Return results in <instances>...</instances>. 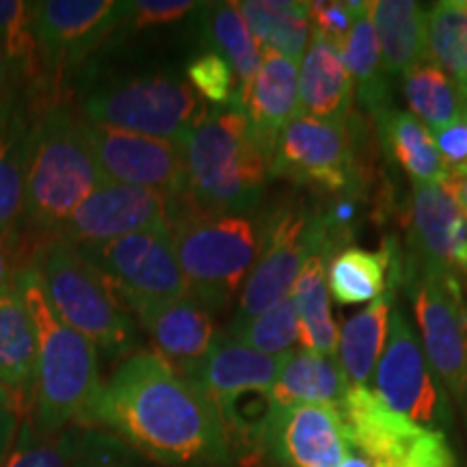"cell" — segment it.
<instances>
[{"mask_svg": "<svg viewBox=\"0 0 467 467\" xmlns=\"http://www.w3.org/2000/svg\"><path fill=\"white\" fill-rule=\"evenodd\" d=\"M83 426L115 435L162 467H232L217 405L156 353H132L102 383Z\"/></svg>", "mask_w": 467, "mask_h": 467, "instance_id": "6da1fadb", "label": "cell"}, {"mask_svg": "<svg viewBox=\"0 0 467 467\" xmlns=\"http://www.w3.org/2000/svg\"><path fill=\"white\" fill-rule=\"evenodd\" d=\"M186 206L203 214H249L265 195L268 159L241 109L206 110L182 141Z\"/></svg>", "mask_w": 467, "mask_h": 467, "instance_id": "7a4b0ae2", "label": "cell"}, {"mask_svg": "<svg viewBox=\"0 0 467 467\" xmlns=\"http://www.w3.org/2000/svg\"><path fill=\"white\" fill-rule=\"evenodd\" d=\"M17 285L37 329V377L26 418L42 435H57L74 424L83 426L102 388L98 348L58 318L33 262Z\"/></svg>", "mask_w": 467, "mask_h": 467, "instance_id": "3957f363", "label": "cell"}, {"mask_svg": "<svg viewBox=\"0 0 467 467\" xmlns=\"http://www.w3.org/2000/svg\"><path fill=\"white\" fill-rule=\"evenodd\" d=\"M100 184L83 117L66 102L44 109L28 134L25 223L52 238Z\"/></svg>", "mask_w": 467, "mask_h": 467, "instance_id": "277c9868", "label": "cell"}, {"mask_svg": "<svg viewBox=\"0 0 467 467\" xmlns=\"http://www.w3.org/2000/svg\"><path fill=\"white\" fill-rule=\"evenodd\" d=\"M169 232L189 295L208 312L225 309L258 258L262 221L251 214L180 210L171 217Z\"/></svg>", "mask_w": 467, "mask_h": 467, "instance_id": "5b68a950", "label": "cell"}, {"mask_svg": "<svg viewBox=\"0 0 467 467\" xmlns=\"http://www.w3.org/2000/svg\"><path fill=\"white\" fill-rule=\"evenodd\" d=\"M33 266L63 323L109 358H130L139 344L130 309L78 249L48 238L37 244Z\"/></svg>", "mask_w": 467, "mask_h": 467, "instance_id": "8992f818", "label": "cell"}, {"mask_svg": "<svg viewBox=\"0 0 467 467\" xmlns=\"http://www.w3.org/2000/svg\"><path fill=\"white\" fill-rule=\"evenodd\" d=\"M80 117L91 124L182 145L206 113L186 80L173 74H121L80 93Z\"/></svg>", "mask_w": 467, "mask_h": 467, "instance_id": "52a82bcc", "label": "cell"}, {"mask_svg": "<svg viewBox=\"0 0 467 467\" xmlns=\"http://www.w3.org/2000/svg\"><path fill=\"white\" fill-rule=\"evenodd\" d=\"M344 234L329 214L309 210L301 202H285L262 219V243L251 275L238 296L230 327L260 317L288 299L296 277L317 249H334Z\"/></svg>", "mask_w": 467, "mask_h": 467, "instance_id": "ba28073f", "label": "cell"}, {"mask_svg": "<svg viewBox=\"0 0 467 467\" xmlns=\"http://www.w3.org/2000/svg\"><path fill=\"white\" fill-rule=\"evenodd\" d=\"M76 249L102 273L130 314L189 296L169 230L128 234Z\"/></svg>", "mask_w": 467, "mask_h": 467, "instance_id": "9c48e42d", "label": "cell"}, {"mask_svg": "<svg viewBox=\"0 0 467 467\" xmlns=\"http://www.w3.org/2000/svg\"><path fill=\"white\" fill-rule=\"evenodd\" d=\"M126 3L117 0H44L33 3V28L42 58V100L52 107V91L61 89L102 44L119 31Z\"/></svg>", "mask_w": 467, "mask_h": 467, "instance_id": "30bf717a", "label": "cell"}, {"mask_svg": "<svg viewBox=\"0 0 467 467\" xmlns=\"http://www.w3.org/2000/svg\"><path fill=\"white\" fill-rule=\"evenodd\" d=\"M407 292L418 318L420 344L443 388L463 400L467 375V303L457 277L407 262Z\"/></svg>", "mask_w": 467, "mask_h": 467, "instance_id": "8fae6325", "label": "cell"}, {"mask_svg": "<svg viewBox=\"0 0 467 467\" xmlns=\"http://www.w3.org/2000/svg\"><path fill=\"white\" fill-rule=\"evenodd\" d=\"M271 178L312 186L327 195L359 191V165L348 124L299 115L284 128L268 159Z\"/></svg>", "mask_w": 467, "mask_h": 467, "instance_id": "7c38bea8", "label": "cell"}, {"mask_svg": "<svg viewBox=\"0 0 467 467\" xmlns=\"http://www.w3.org/2000/svg\"><path fill=\"white\" fill-rule=\"evenodd\" d=\"M392 411L431 431H441L451 422L446 392L433 377L420 337L402 309L389 314L388 342L375 368L372 389Z\"/></svg>", "mask_w": 467, "mask_h": 467, "instance_id": "4fadbf2b", "label": "cell"}, {"mask_svg": "<svg viewBox=\"0 0 467 467\" xmlns=\"http://www.w3.org/2000/svg\"><path fill=\"white\" fill-rule=\"evenodd\" d=\"M104 182L159 191L169 200L186 192L182 145L85 121Z\"/></svg>", "mask_w": 467, "mask_h": 467, "instance_id": "5bb4252c", "label": "cell"}, {"mask_svg": "<svg viewBox=\"0 0 467 467\" xmlns=\"http://www.w3.org/2000/svg\"><path fill=\"white\" fill-rule=\"evenodd\" d=\"M171 203L159 191L104 182L74 210L55 236L67 244H96L128 234L169 230ZM48 241V238H46Z\"/></svg>", "mask_w": 467, "mask_h": 467, "instance_id": "9a60e30c", "label": "cell"}, {"mask_svg": "<svg viewBox=\"0 0 467 467\" xmlns=\"http://www.w3.org/2000/svg\"><path fill=\"white\" fill-rule=\"evenodd\" d=\"M350 441L340 407H275L266 426L265 452L279 467H340Z\"/></svg>", "mask_w": 467, "mask_h": 467, "instance_id": "2e32d148", "label": "cell"}, {"mask_svg": "<svg viewBox=\"0 0 467 467\" xmlns=\"http://www.w3.org/2000/svg\"><path fill=\"white\" fill-rule=\"evenodd\" d=\"M409 260L457 279L467 275V217L448 182L413 184Z\"/></svg>", "mask_w": 467, "mask_h": 467, "instance_id": "e0dca14e", "label": "cell"}, {"mask_svg": "<svg viewBox=\"0 0 467 467\" xmlns=\"http://www.w3.org/2000/svg\"><path fill=\"white\" fill-rule=\"evenodd\" d=\"M348 441L375 467H402L424 426L389 409L368 385H350L340 405Z\"/></svg>", "mask_w": 467, "mask_h": 467, "instance_id": "ac0fdd59", "label": "cell"}, {"mask_svg": "<svg viewBox=\"0 0 467 467\" xmlns=\"http://www.w3.org/2000/svg\"><path fill=\"white\" fill-rule=\"evenodd\" d=\"M134 317L150 334L156 355L191 381L219 337L213 312L191 295L162 306L143 307L134 312Z\"/></svg>", "mask_w": 467, "mask_h": 467, "instance_id": "d6986e66", "label": "cell"}, {"mask_svg": "<svg viewBox=\"0 0 467 467\" xmlns=\"http://www.w3.org/2000/svg\"><path fill=\"white\" fill-rule=\"evenodd\" d=\"M238 109L247 117L251 134L266 159H271L279 134L301 115L299 63L277 52H262V66L238 96Z\"/></svg>", "mask_w": 467, "mask_h": 467, "instance_id": "ffe728a7", "label": "cell"}, {"mask_svg": "<svg viewBox=\"0 0 467 467\" xmlns=\"http://www.w3.org/2000/svg\"><path fill=\"white\" fill-rule=\"evenodd\" d=\"M37 377V329L20 285L0 295V385L22 418L31 413Z\"/></svg>", "mask_w": 467, "mask_h": 467, "instance_id": "44dd1931", "label": "cell"}, {"mask_svg": "<svg viewBox=\"0 0 467 467\" xmlns=\"http://www.w3.org/2000/svg\"><path fill=\"white\" fill-rule=\"evenodd\" d=\"M282 358L265 355L221 334L213 350L192 377L214 405L249 392H271L275 385Z\"/></svg>", "mask_w": 467, "mask_h": 467, "instance_id": "7402d4cb", "label": "cell"}, {"mask_svg": "<svg viewBox=\"0 0 467 467\" xmlns=\"http://www.w3.org/2000/svg\"><path fill=\"white\" fill-rule=\"evenodd\" d=\"M301 113L323 121L348 124L353 113L355 83L340 50L312 33L299 63Z\"/></svg>", "mask_w": 467, "mask_h": 467, "instance_id": "603a6c76", "label": "cell"}, {"mask_svg": "<svg viewBox=\"0 0 467 467\" xmlns=\"http://www.w3.org/2000/svg\"><path fill=\"white\" fill-rule=\"evenodd\" d=\"M350 388L347 372L336 355L292 348L284 355L282 370L271 396L275 407L336 405L340 407Z\"/></svg>", "mask_w": 467, "mask_h": 467, "instance_id": "cb8c5ba5", "label": "cell"}, {"mask_svg": "<svg viewBox=\"0 0 467 467\" xmlns=\"http://www.w3.org/2000/svg\"><path fill=\"white\" fill-rule=\"evenodd\" d=\"M372 117L377 119L383 150L413 184L446 182L448 171L437 151L433 132L416 115L389 107Z\"/></svg>", "mask_w": 467, "mask_h": 467, "instance_id": "d4e9b609", "label": "cell"}, {"mask_svg": "<svg viewBox=\"0 0 467 467\" xmlns=\"http://www.w3.org/2000/svg\"><path fill=\"white\" fill-rule=\"evenodd\" d=\"M370 17L389 80L426 61V11L411 0H375Z\"/></svg>", "mask_w": 467, "mask_h": 467, "instance_id": "484cf974", "label": "cell"}, {"mask_svg": "<svg viewBox=\"0 0 467 467\" xmlns=\"http://www.w3.org/2000/svg\"><path fill=\"white\" fill-rule=\"evenodd\" d=\"M399 260L392 243H385L381 251H364L344 247L331 255L327 266V285L337 306H358L375 301L388 285V275L399 279Z\"/></svg>", "mask_w": 467, "mask_h": 467, "instance_id": "4316f807", "label": "cell"}, {"mask_svg": "<svg viewBox=\"0 0 467 467\" xmlns=\"http://www.w3.org/2000/svg\"><path fill=\"white\" fill-rule=\"evenodd\" d=\"M329 260L331 249L314 251L290 292L299 317V342L303 348L323 355H336L340 340V331L331 314L329 285H327Z\"/></svg>", "mask_w": 467, "mask_h": 467, "instance_id": "83f0119b", "label": "cell"}, {"mask_svg": "<svg viewBox=\"0 0 467 467\" xmlns=\"http://www.w3.org/2000/svg\"><path fill=\"white\" fill-rule=\"evenodd\" d=\"M394 288L396 285H388L381 296H377L375 301H370V306L348 318L340 329L336 358L342 370L347 372L350 385H368L375 377V368L388 342Z\"/></svg>", "mask_w": 467, "mask_h": 467, "instance_id": "f1b7e54d", "label": "cell"}, {"mask_svg": "<svg viewBox=\"0 0 467 467\" xmlns=\"http://www.w3.org/2000/svg\"><path fill=\"white\" fill-rule=\"evenodd\" d=\"M402 96L431 132L457 124L467 117V98L457 80L443 72L437 63L426 58L400 76Z\"/></svg>", "mask_w": 467, "mask_h": 467, "instance_id": "f546056e", "label": "cell"}, {"mask_svg": "<svg viewBox=\"0 0 467 467\" xmlns=\"http://www.w3.org/2000/svg\"><path fill=\"white\" fill-rule=\"evenodd\" d=\"M236 5L262 52H277V55L301 63L309 42H312V25H309L306 3L244 0Z\"/></svg>", "mask_w": 467, "mask_h": 467, "instance_id": "4dcf8cb0", "label": "cell"}, {"mask_svg": "<svg viewBox=\"0 0 467 467\" xmlns=\"http://www.w3.org/2000/svg\"><path fill=\"white\" fill-rule=\"evenodd\" d=\"M355 83V96L368 113L377 115L389 109L392 104V89H389V76L383 67L381 48L375 33V25L370 17V3H359L355 14L353 28L340 50Z\"/></svg>", "mask_w": 467, "mask_h": 467, "instance_id": "1f68e13d", "label": "cell"}, {"mask_svg": "<svg viewBox=\"0 0 467 467\" xmlns=\"http://www.w3.org/2000/svg\"><path fill=\"white\" fill-rule=\"evenodd\" d=\"M203 42L230 63L238 80V96L262 66V50L236 3H213L202 11Z\"/></svg>", "mask_w": 467, "mask_h": 467, "instance_id": "d6a6232c", "label": "cell"}, {"mask_svg": "<svg viewBox=\"0 0 467 467\" xmlns=\"http://www.w3.org/2000/svg\"><path fill=\"white\" fill-rule=\"evenodd\" d=\"M31 126L17 107L0 121V234L17 230L25 221V175Z\"/></svg>", "mask_w": 467, "mask_h": 467, "instance_id": "836d02e7", "label": "cell"}, {"mask_svg": "<svg viewBox=\"0 0 467 467\" xmlns=\"http://www.w3.org/2000/svg\"><path fill=\"white\" fill-rule=\"evenodd\" d=\"M0 44L7 52L20 85L42 96L44 72L33 28V3L0 0Z\"/></svg>", "mask_w": 467, "mask_h": 467, "instance_id": "e575fe53", "label": "cell"}, {"mask_svg": "<svg viewBox=\"0 0 467 467\" xmlns=\"http://www.w3.org/2000/svg\"><path fill=\"white\" fill-rule=\"evenodd\" d=\"M426 52L459 83L467 52V0H443L426 11Z\"/></svg>", "mask_w": 467, "mask_h": 467, "instance_id": "d590c367", "label": "cell"}, {"mask_svg": "<svg viewBox=\"0 0 467 467\" xmlns=\"http://www.w3.org/2000/svg\"><path fill=\"white\" fill-rule=\"evenodd\" d=\"M225 336L265 355L282 358L299 342V317H296L295 301L288 296L247 323L227 327Z\"/></svg>", "mask_w": 467, "mask_h": 467, "instance_id": "8d00e7d4", "label": "cell"}, {"mask_svg": "<svg viewBox=\"0 0 467 467\" xmlns=\"http://www.w3.org/2000/svg\"><path fill=\"white\" fill-rule=\"evenodd\" d=\"M78 426H69L57 435H42L31 418L20 420L16 441L3 467H72Z\"/></svg>", "mask_w": 467, "mask_h": 467, "instance_id": "74e56055", "label": "cell"}, {"mask_svg": "<svg viewBox=\"0 0 467 467\" xmlns=\"http://www.w3.org/2000/svg\"><path fill=\"white\" fill-rule=\"evenodd\" d=\"M186 78L197 96L214 107L238 109V80L230 63L217 52L206 50L195 57L186 67Z\"/></svg>", "mask_w": 467, "mask_h": 467, "instance_id": "f35d334b", "label": "cell"}, {"mask_svg": "<svg viewBox=\"0 0 467 467\" xmlns=\"http://www.w3.org/2000/svg\"><path fill=\"white\" fill-rule=\"evenodd\" d=\"M72 467H143V461L141 454L107 431L78 426Z\"/></svg>", "mask_w": 467, "mask_h": 467, "instance_id": "ab89813d", "label": "cell"}, {"mask_svg": "<svg viewBox=\"0 0 467 467\" xmlns=\"http://www.w3.org/2000/svg\"><path fill=\"white\" fill-rule=\"evenodd\" d=\"M202 5L191 3V0H130L126 3L124 17H121V33H137L150 26L173 25L182 20ZM117 31V33H119Z\"/></svg>", "mask_w": 467, "mask_h": 467, "instance_id": "60d3db41", "label": "cell"}, {"mask_svg": "<svg viewBox=\"0 0 467 467\" xmlns=\"http://www.w3.org/2000/svg\"><path fill=\"white\" fill-rule=\"evenodd\" d=\"M312 33L334 44L337 50L347 44L359 3H337V0H314L306 3Z\"/></svg>", "mask_w": 467, "mask_h": 467, "instance_id": "b9f144b4", "label": "cell"}, {"mask_svg": "<svg viewBox=\"0 0 467 467\" xmlns=\"http://www.w3.org/2000/svg\"><path fill=\"white\" fill-rule=\"evenodd\" d=\"M35 251L37 247H28L20 227L0 234V295L16 288L22 273L31 266Z\"/></svg>", "mask_w": 467, "mask_h": 467, "instance_id": "7bdbcfd3", "label": "cell"}, {"mask_svg": "<svg viewBox=\"0 0 467 467\" xmlns=\"http://www.w3.org/2000/svg\"><path fill=\"white\" fill-rule=\"evenodd\" d=\"M437 151H440L448 178H461L467 173V117L457 124L433 132Z\"/></svg>", "mask_w": 467, "mask_h": 467, "instance_id": "ee69618b", "label": "cell"}, {"mask_svg": "<svg viewBox=\"0 0 467 467\" xmlns=\"http://www.w3.org/2000/svg\"><path fill=\"white\" fill-rule=\"evenodd\" d=\"M402 467H457V459L443 431L426 429Z\"/></svg>", "mask_w": 467, "mask_h": 467, "instance_id": "f6af8a7d", "label": "cell"}, {"mask_svg": "<svg viewBox=\"0 0 467 467\" xmlns=\"http://www.w3.org/2000/svg\"><path fill=\"white\" fill-rule=\"evenodd\" d=\"M20 78H17L7 52H5L3 44H0V121L7 119L20 107Z\"/></svg>", "mask_w": 467, "mask_h": 467, "instance_id": "bcb514c9", "label": "cell"}, {"mask_svg": "<svg viewBox=\"0 0 467 467\" xmlns=\"http://www.w3.org/2000/svg\"><path fill=\"white\" fill-rule=\"evenodd\" d=\"M20 420L22 416L14 405L0 402V467H3L11 446H14L17 429H20Z\"/></svg>", "mask_w": 467, "mask_h": 467, "instance_id": "7dc6e473", "label": "cell"}, {"mask_svg": "<svg viewBox=\"0 0 467 467\" xmlns=\"http://www.w3.org/2000/svg\"><path fill=\"white\" fill-rule=\"evenodd\" d=\"M446 182L452 186L454 195H457L461 208H463V213H465V217H467V173L461 175V178H448Z\"/></svg>", "mask_w": 467, "mask_h": 467, "instance_id": "c3c4849f", "label": "cell"}, {"mask_svg": "<svg viewBox=\"0 0 467 467\" xmlns=\"http://www.w3.org/2000/svg\"><path fill=\"white\" fill-rule=\"evenodd\" d=\"M340 467H375V463H372V461H368L364 454H361L359 451H355V448L350 446L347 459L342 461Z\"/></svg>", "mask_w": 467, "mask_h": 467, "instance_id": "681fc988", "label": "cell"}, {"mask_svg": "<svg viewBox=\"0 0 467 467\" xmlns=\"http://www.w3.org/2000/svg\"><path fill=\"white\" fill-rule=\"evenodd\" d=\"M459 87L467 98V52H465V61H463V72H461V78H459Z\"/></svg>", "mask_w": 467, "mask_h": 467, "instance_id": "f907efd6", "label": "cell"}, {"mask_svg": "<svg viewBox=\"0 0 467 467\" xmlns=\"http://www.w3.org/2000/svg\"><path fill=\"white\" fill-rule=\"evenodd\" d=\"M0 402H7V405H14V400H11V396L7 394V389H5L3 385H0Z\"/></svg>", "mask_w": 467, "mask_h": 467, "instance_id": "816d5d0a", "label": "cell"}, {"mask_svg": "<svg viewBox=\"0 0 467 467\" xmlns=\"http://www.w3.org/2000/svg\"><path fill=\"white\" fill-rule=\"evenodd\" d=\"M465 344H467V323H465ZM467 409V375H465V389H463V400H461Z\"/></svg>", "mask_w": 467, "mask_h": 467, "instance_id": "f5cc1de1", "label": "cell"}]
</instances>
